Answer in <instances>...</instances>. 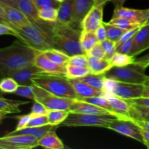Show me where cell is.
Instances as JSON below:
<instances>
[{"label": "cell", "mask_w": 149, "mask_h": 149, "mask_svg": "<svg viewBox=\"0 0 149 149\" xmlns=\"http://www.w3.org/2000/svg\"><path fill=\"white\" fill-rule=\"evenodd\" d=\"M29 103L28 101L10 100L4 97H0V111H4L7 113H20V106Z\"/></svg>", "instance_id": "cell-27"}, {"label": "cell", "mask_w": 149, "mask_h": 149, "mask_svg": "<svg viewBox=\"0 0 149 149\" xmlns=\"http://www.w3.org/2000/svg\"><path fill=\"white\" fill-rule=\"evenodd\" d=\"M135 58L131 56L129 54L121 53V52H116L109 61H110L113 67H122L133 64L135 63Z\"/></svg>", "instance_id": "cell-31"}, {"label": "cell", "mask_w": 149, "mask_h": 149, "mask_svg": "<svg viewBox=\"0 0 149 149\" xmlns=\"http://www.w3.org/2000/svg\"><path fill=\"white\" fill-rule=\"evenodd\" d=\"M134 63L139 65L143 69H146L148 67H149V52L144 56L141 57L139 58H135Z\"/></svg>", "instance_id": "cell-51"}, {"label": "cell", "mask_w": 149, "mask_h": 149, "mask_svg": "<svg viewBox=\"0 0 149 149\" xmlns=\"http://www.w3.org/2000/svg\"><path fill=\"white\" fill-rule=\"evenodd\" d=\"M142 130V136H143V143L149 148V130Z\"/></svg>", "instance_id": "cell-53"}, {"label": "cell", "mask_w": 149, "mask_h": 149, "mask_svg": "<svg viewBox=\"0 0 149 149\" xmlns=\"http://www.w3.org/2000/svg\"><path fill=\"white\" fill-rule=\"evenodd\" d=\"M33 65L45 74L65 75L66 66L58 65L51 61L42 51H37L35 55Z\"/></svg>", "instance_id": "cell-12"}, {"label": "cell", "mask_w": 149, "mask_h": 149, "mask_svg": "<svg viewBox=\"0 0 149 149\" xmlns=\"http://www.w3.org/2000/svg\"><path fill=\"white\" fill-rule=\"evenodd\" d=\"M69 112L84 114H112L116 116L114 113L109 111L107 109L95 106L79 99H74L70 107Z\"/></svg>", "instance_id": "cell-15"}, {"label": "cell", "mask_w": 149, "mask_h": 149, "mask_svg": "<svg viewBox=\"0 0 149 149\" xmlns=\"http://www.w3.org/2000/svg\"><path fill=\"white\" fill-rule=\"evenodd\" d=\"M103 23H104L105 26H106L107 39L113 41V42H117V41L119 40V38L122 36V35L123 34L125 31L116 26L109 24L108 23L103 22Z\"/></svg>", "instance_id": "cell-38"}, {"label": "cell", "mask_w": 149, "mask_h": 149, "mask_svg": "<svg viewBox=\"0 0 149 149\" xmlns=\"http://www.w3.org/2000/svg\"><path fill=\"white\" fill-rule=\"evenodd\" d=\"M0 18L2 19L7 25H9L8 21H7V18H6V16H5V13H4V9H3L2 5H1V3L0 2Z\"/></svg>", "instance_id": "cell-56"}, {"label": "cell", "mask_w": 149, "mask_h": 149, "mask_svg": "<svg viewBox=\"0 0 149 149\" xmlns=\"http://www.w3.org/2000/svg\"><path fill=\"white\" fill-rule=\"evenodd\" d=\"M34 3L36 8L39 9L45 6H49V7H53L55 8H58L60 3L57 2L55 0H32Z\"/></svg>", "instance_id": "cell-47"}, {"label": "cell", "mask_w": 149, "mask_h": 149, "mask_svg": "<svg viewBox=\"0 0 149 149\" xmlns=\"http://www.w3.org/2000/svg\"><path fill=\"white\" fill-rule=\"evenodd\" d=\"M131 105L139 106H146L149 107V97H140L138 98L131 99V100H127Z\"/></svg>", "instance_id": "cell-49"}, {"label": "cell", "mask_w": 149, "mask_h": 149, "mask_svg": "<svg viewBox=\"0 0 149 149\" xmlns=\"http://www.w3.org/2000/svg\"><path fill=\"white\" fill-rule=\"evenodd\" d=\"M103 95L107 98V100L110 103L113 111L118 115L119 118H121V119H122V118L131 119V104L127 100L117 97V96L109 93H105L104 92Z\"/></svg>", "instance_id": "cell-17"}, {"label": "cell", "mask_w": 149, "mask_h": 149, "mask_svg": "<svg viewBox=\"0 0 149 149\" xmlns=\"http://www.w3.org/2000/svg\"><path fill=\"white\" fill-rule=\"evenodd\" d=\"M88 57H93L96 58H105V51L100 42L95 45L90 50L86 53Z\"/></svg>", "instance_id": "cell-45"}, {"label": "cell", "mask_w": 149, "mask_h": 149, "mask_svg": "<svg viewBox=\"0 0 149 149\" xmlns=\"http://www.w3.org/2000/svg\"><path fill=\"white\" fill-rule=\"evenodd\" d=\"M74 14V0H65L58 8V18L54 24L57 26H72Z\"/></svg>", "instance_id": "cell-16"}, {"label": "cell", "mask_w": 149, "mask_h": 149, "mask_svg": "<svg viewBox=\"0 0 149 149\" xmlns=\"http://www.w3.org/2000/svg\"><path fill=\"white\" fill-rule=\"evenodd\" d=\"M119 118L112 114H84L70 112L61 124L62 127H97L108 128L109 124Z\"/></svg>", "instance_id": "cell-5"}, {"label": "cell", "mask_w": 149, "mask_h": 149, "mask_svg": "<svg viewBox=\"0 0 149 149\" xmlns=\"http://www.w3.org/2000/svg\"><path fill=\"white\" fill-rule=\"evenodd\" d=\"M32 116L30 113L25 115H18V116H14L15 119L17 120V125H16L15 129L13 131H18L20 130L24 129V128L27 127L28 125H29V122H30Z\"/></svg>", "instance_id": "cell-44"}, {"label": "cell", "mask_w": 149, "mask_h": 149, "mask_svg": "<svg viewBox=\"0 0 149 149\" xmlns=\"http://www.w3.org/2000/svg\"><path fill=\"white\" fill-rule=\"evenodd\" d=\"M78 99L79 100H83V101L87 102V103H91V104L95 105V106H99V107H101V108H103V109H107V110H109V111H111L113 112V113H114L115 114L118 116V115L113 111L111 106L110 103H109V100H107V98H106L104 95L80 97V98H78ZM118 117H119V116H118Z\"/></svg>", "instance_id": "cell-34"}, {"label": "cell", "mask_w": 149, "mask_h": 149, "mask_svg": "<svg viewBox=\"0 0 149 149\" xmlns=\"http://www.w3.org/2000/svg\"><path fill=\"white\" fill-rule=\"evenodd\" d=\"M16 8L22 12L31 22L37 23H44V22L39 18L38 9L35 6L32 0H15Z\"/></svg>", "instance_id": "cell-22"}, {"label": "cell", "mask_w": 149, "mask_h": 149, "mask_svg": "<svg viewBox=\"0 0 149 149\" xmlns=\"http://www.w3.org/2000/svg\"><path fill=\"white\" fill-rule=\"evenodd\" d=\"M109 24L113 25L120 29H123L125 31L130 30V29H135L136 27H139L142 25L133 21V20L128 19L127 17H112L109 22H107Z\"/></svg>", "instance_id": "cell-32"}, {"label": "cell", "mask_w": 149, "mask_h": 149, "mask_svg": "<svg viewBox=\"0 0 149 149\" xmlns=\"http://www.w3.org/2000/svg\"><path fill=\"white\" fill-rule=\"evenodd\" d=\"M100 45L103 47L105 51V58L110 60L113 55L116 52V42L110 40L109 39H106L105 40L100 42Z\"/></svg>", "instance_id": "cell-40"}, {"label": "cell", "mask_w": 149, "mask_h": 149, "mask_svg": "<svg viewBox=\"0 0 149 149\" xmlns=\"http://www.w3.org/2000/svg\"><path fill=\"white\" fill-rule=\"evenodd\" d=\"M58 126H53V125H45L42 127H26L24 129L20 130L18 131H12L8 132L6 135H30V136L35 137L39 139L43 135L47 133L51 130H55Z\"/></svg>", "instance_id": "cell-24"}, {"label": "cell", "mask_w": 149, "mask_h": 149, "mask_svg": "<svg viewBox=\"0 0 149 149\" xmlns=\"http://www.w3.org/2000/svg\"><path fill=\"white\" fill-rule=\"evenodd\" d=\"M7 114L9 113L4 111H0V125H1L3 123V121L7 117Z\"/></svg>", "instance_id": "cell-59"}, {"label": "cell", "mask_w": 149, "mask_h": 149, "mask_svg": "<svg viewBox=\"0 0 149 149\" xmlns=\"http://www.w3.org/2000/svg\"><path fill=\"white\" fill-rule=\"evenodd\" d=\"M70 112L63 110H48L47 116L49 124L53 126H59L68 116Z\"/></svg>", "instance_id": "cell-33"}, {"label": "cell", "mask_w": 149, "mask_h": 149, "mask_svg": "<svg viewBox=\"0 0 149 149\" xmlns=\"http://www.w3.org/2000/svg\"><path fill=\"white\" fill-rule=\"evenodd\" d=\"M147 83H149V80H148V82H147Z\"/></svg>", "instance_id": "cell-64"}, {"label": "cell", "mask_w": 149, "mask_h": 149, "mask_svg": "<svg viewBox=\"0 0 149 149\" xmlns=\"http://www.w3.org/2000/svg\"><path fill=\"white\" fill-rule=\"evenodd\" d=\"M0 23H6L2 20V19L0 18ZM6 24H7V23H6Z\"/></svg>", "instance_id": "cell-63"}, {"label": "cell", "mask_w": 149, "mask_h": 149, "mask_svg": "<svg viewBox=\"0 0 149 149\" xmlns=\"http://www.w3.org/2000/svg\"><path fill=\"white\" fill-rule=\"evenodd\" d=\"M130 118L133 120L149 122V107L131 105Z\"/></svg>", "instance_id": "cell-35"}, {"label": "cell", "mask_w": 149, "mask_h": 149, "mask_svg": "<svg viewBox=\"0 0 149 149\" xmlns=\"http://www.w3.org/2000/svg\"><path fill=\"white\" fill-rule=\"evenodd\" d=\"M68 64L79 67H88V56L86 54H77L70 56Z\"/></svg>", "instance_id": "cell-41"}, {"label": "cell", "mask_w": 149, "mask_h": 149, "mask_svg": "<svg viewBox=\"0 0 149 149\" xmlns=\"http://www.w3.org/2000/svg\"><path fill=\"white\" fill-rule=\"evenodd\" d=\"M48 110L49 109L43 103L38 100H33V106H32L31 110V114L33 116L47 115Z\"/></svg>", "instance_id": "cell-42"}, {"label": "cell", "mask_w": 149, "mask_h": 149, "mask_svg": "<svg viewBox=\"0 0 149 149\" xmlns=\"http://www.w3.org/2000/svg\"><path fill=\"white\" fill-rule=\"evenodd\" d=\"M95 34L97 36V39H98L99 42H102V41L105 40L106 39H107V36H106V26H105L104 23H103L100 25V26L97 27V29L95 30Z\"/></svg>", "instance_id": "cell-50"}, {"label": "cell", "mask_w": 149, "mask_h": 149, "mask_svg": "<svg viewBox=\"0 0 149 149\" xmlns=\"http://www.w3.org/2000/svg\"><path fill=\"white\" fill-rule=\"evenodd\" d=\"M69 81L71 82V85L74 87L75 92L77 93V95H78V98L92 97V96L103 95V94H104L103 90L95 88V87L90 86V84L80 80L79 79H69Z\"/></svg>", "instance_id": "cell-20"}, {"label": "cell", "mask_w": 149, "mask_h": 149, "mask_svg": "<svg viewBox=\"0 0 149 149\" xmlns=\"http://www.w3.org/2000/svg\"><path fill=\"white\" fill-rule=\"evenodd\" d=\"M104 76L106 78L132 84H145L149 80V76L145 74V69L135 63L126 66H113Z\"/></svg>", "instance_id": "cell-6"}, {"label": "cell", "mask_w": 149, "mask_h": 149, "mask_svg": "<svg viewBox=\"0 0 149 149\" xmlns=\"http://www.w3.org/2000/svg\"><path fill=\"white\" fill-rule=\"evenodd\" d=\"M99 42L95 31H86L81 30L80 36V45L84 53H87Z\"/></svg>", "instance_id": "cell-28"}, {"label": "cell", "mask_w": 149, "mask_h": 149, "mask_svg": "<svg viewBox=\"0 0 149 149\" xmlns=\"http://www.w3.org/2000/svg\"><path fill=\"white\" fill-rule=\"evenodd\" d=\"M149 49V23L142 25L133 37V45L130 53L135 58Z\"/></svg>", "instance_id": "cell-13"}, {"label": "cell", "mask_w": 149, "mask_h": 149, "mask_svg": "<svg viewBox=\"0 0 149 149\" xmlns=\"http://www.w3.org/2000/svg\"><path fill=\"white\" fill-rule=\"evenodd\" d=\"M90 74H91V72L88 67L76 66V65H70V64L66 65L65 77L69 79H81Z\"/></svg>", "instance_id": "cell-30"}, {"label": "cell", "mask_w": 149, "mask_h": 149, "mask_svg": "<svg viewBox=\"0 0 149 149\" xmlns=\"http://www.w3.org/2000/svg\"><path fill=\"white\" fill-rule=\"evenodd\" d=\"M146 23H149V9H148V13H147V19Z\"/></svg>", "instance_id": "cell-60"}, {"label": "cell", "mask_w": 149, "mask_h": 149, "mask_svg": "<svg viewBox=\"0 0 149 149\" xmlns=\"http://www.w3.org/2000/svg\"><path fill=\"white\" fill-rule=\"evenodd\" d=\"M2 35L14 36V31L9 25L6 23H0V36Z\"/></svg>", "instance_id": "cell-52"}, {"label": "cell", "mask_w": 149, "mask_h": 149, "mask_svg": "<svg viewBox=\"0 0 149 149\" xmlns=\"http://www.w3.org/2000/svg\"><path fill=\"white\" fill-rule=\"evenodd\" d=\"M38 138L25 135H5L0 138V149H32L39 146Z\"/></svg>", "instance_id": "cell-10"}, {"label": "cell", "mask_w": 149, "mask_h": 149, "mask_svg": "<svg viewBox=\"0 0 149 149\" xmlns=\"http://www.w3.org/2000/svg\"><path fill=\"white\" fill-rule=\"evenodd\" d=\"M55 1H57V2H58V3H60V4H61V3H62L63 1H65V0H55Z\"/></svg>", "instance_id": "cell-62"}, {"label": "cell", "mask_w": 149, "mask_h": 149, "mask_svg": "<svg viewBox=\"0 0 149 149\" xmlns=\"http://www.w3.org/2000/svg\"><path fill=\"white\" fill-rule=\"evenodd\" d=\"M140 28H141V26H139V27H136L135 28V29H130V30L125 31L124 32L123 34L122 35V36L119 38V40L117 41V42H116V45L122 43V42H125V41L128 40V39H131V38L134 37V36H135V33H137V31L139 30Z\"/></svg>", "instance_id": "cell-48"}, {"label": "cell", "mask_w": 149, "mask_h": 149, "mask_svg": "<svg viewBox=\"0 0 149 149\" xmlns=\"http://www.w3.org/2000/svg\"><path fill=\"white\" fill-rule=\"evenodd\" d=\"M10 26L14 31V36L36 50L54 47L53 23L29 22L21 26Z\"/></svg>", "instance_id": "cell-2"}, {"label": "cell", "mask_w": 149, "mask_h": 149, "mask_svg": "<svg viewBox=\"0 0 149 149\" xmlns=\"http://www.w3.org/2000/svg\"><path fill=\"white\" fill-rule=\"evenodd\" d=\"M137 123V125L143 130H149V122L146 121H139V120H134Z\"/></svg>", "instance_id": "cell-54"}, {"label": "cell", "mask_w": 149, "mask_h": 149, "mask_svg": "<svg viewBox=\"0 0 149 149\" xmlns=\"http://www.w3.org/2000/svg\"><path fill=\"white\" fill-rule=\"evenodd\" d=\"M14 94L26 97V98H29L30 100H34V85H19Z\"/></svg>", "instance_id": "cell-39"}, {"label": "cell", "mask_w": 149, "mask_h": 149, "mask_svg": "<svg viewBox=\"0 0 149 149\" xmlns=\"http://www.w3.org/2000/svg\"><path fill=\"white\" fill-rule=\"evenodd\" d=\"M45 74L34 65H29L12 71L7 77L14 79L19 85H33L32 79L39 74Z\"/></svg>", "instance_id": "cell-14"}, {"label": "cell", "mask_w": 149, "mask_h": 149, "mask_svg": "<svg viewBox=\"0 0 149 149\" xmlns=\"http://www.w3.org/2000/svg\"><path fill=\"white\" fill-rule=\"evenodd\" d=\"M127 0H109V1H111L115 7H122L124 5Z\"/></svg>", "instance_id": "cell-55"}, {"label": "cell", "mask_w": 149, "mask_h": 149, "mask_svg": "<svg viewBox=\"0 0 149 149\" xmlns=\"http://www.w3.org/2000/svg\"><path fill=\"white\" fill-rule=\"evenodd\" d=\"M143 88V84L122 82L106 77L103 91L111 93L125 100H131L142 97Z\"/></svg>", "instance_id": "cell-7"}, {"label": "cell", "mask_w": 149, "mask_h": 149, "mask_svg": "<svg viewBox=\"0 0 149 149\" xmlns=\"http://www.w3.org/2000/svg\"><path fill=\"white\" fill-rule=\"evenodd\" d=\"M9 26H21L31 22L20 10L9 4L1 3Z\"/></svg>", "instance_id": "cell-19"}, {"label": "cell", "mask_w": 149, "mask_h": 149, "mask_svg": "<svg viewBox=\"0 0 149 149\" xmlns=\"http://www.w3.org/2000/svg\"><path fill=\"white\" fill-rule=\"evenodd\" d=\"M2 77H3L2 75H1V74H0V80H1V79H2ZM3 95H4V93H3L2 92H1V90H0V97H3Z\"/></svg>", "instance_id": "cell-61"}, {"label": "cell", "mask_w": 149, "mask_h": 149, "mask_svg": "<svg viewBox=\"0 0 149 149\" xmlns=\"http://www.w3.org/2000/svg\"><path fill=\"white\" fill-rule=\"evenodd\" d=\"M33 84L44 89L50 94L60 97L77 99L78 95L65 75L42 74L35 76Z\"/></svg>", "instance_id": "cell-4"}, {"label": "cell", "mask_w": 149, "mask_h": 149, "mask_svg": "<svg viewBox=\"0 0 149 149\" xmlns=\"http://www.w3.org/2000/svg\"><path fill=\"white\" fill-rule=\"evenodd\" d=\"M38 16L41 20L47 23H55L58 18V8L45 6L38 9Z\"/></svg>", "instance_id": "cell-29"}, {"label": "cell", "mask_w": 149, "mask_h": 149, "mask_svg": "<svg viewBox=\"0 0 149 149\" xmlns=\"http://www.w3.org/2000/svg\"><path fill=\"white\" fill-rule=\"evenodd\" d=\"M106 3L95 4L83 17L80 24L81 30L86 31H95L103 23V9Z\"/></svg>", "instance_id": "cell-11"}, {"label": "cell", "mask_w": 149, "mask_h": 149, "mask_svg": "<svg viewBox=\"0 0 149 149\" xmlns=\"http://www.w3.org/2000/svg\"><path fill=\"white\" fill-rule=\"evenodd\" d=\"M96 1L97 0H74V14L72 26L80 27L83 17Z\"/></svg>", "instance_id": "cell-21"}, {"label": "cell", "mask_w": 149, "mask_h": 149, "mask_svg": "<svg viewBox=\"0 0 149 149\" xmlns=\"http://www.w3.org/2000/svg\"><path fill=\"white\" fill-rule=\"evenodd\" d=\"M37 51L18 39L9 46L0 48V74L7 77L12 71L33 65Z\"/></svg>", "instance_id": "cell-1"}, {"label": "cell", "mask_w": 149, "mask_h": 149, "mask_svg": "<svg viewBox=\"0 0 149 149\" xmlns=\"http://www.w3.org/2000/svg\"><path fill=\"white\" fill-rule=\"evenodd\" d=\"M147 13H148V9L136 10V9L127 8L122 6V7H115L112 17H127L139 24L143 25L146 21Z\"/></svg>", "instance_id": "cell-18"}, {"label": "cell", "mask_w": 149, "mask_h": 149, "mask_svg": "<svg viewBox=\"0 0 149 149\" xmlns=\"http://www.w3.org/2000/svg\"><path fill=\"white\" fill-rule=\"evenodd\" d=\"M19 84L10 77H4L0 80V90L3 93H14Z\"/></svg>", "instance_id": "cell-37"}, {"label": "cell", "mask_w": 149, "mask_h": 149, "mask_svg": "<svg viewBox=\"0 0 149 149\" xmlns=\"http://www.w3.org/2000/svg\"><path fill=\"white\" fill-rule=\"evenodd\" d=\"M42 52L51 61L58 64V65L66 66V65L68 64L70 56L61 49H57L55 47H52L42 51Z\"/></svg>", "instance_id": "cell-26"}, {"label": "cell", "mask_w": 149, "mask_h": 149, "mask_svg": "<svg viewBox=\"0 0 149 149\" xmlns=\"http://www.w3.org/2000/svg\"><path fill=\"white\" fill-rule=\"evenodd\" d=\"M0 2L9 4V5H11L13 6V7H16V4L15 0H0Z\"/></svg>", "instance_id": "cell-58"}, {"label": "cell", "mask_w": 149, "mask_h": 149, "mask_svg": "<svg viewBox=\"0 0 149 149\" xmlns=\"http://www.w3.org/2000/svg\"><path fill=\"white\" fill-rule=\"evenodd\" d=\"M105 76L104 74H100V75H97V74H90L83 78L79 79L81 81H84L87 84H90L92 87H95L96 89L103 90L104 89V81H105Z\"/></svg>", "instance_id": "cell-36"}, {"label": "cell", "mask_w": 149, "mask_h": 149, "mask_svg": "<svg viewBox=\"0 0 149 149\" xmlns=\"http://www.w3.org/2000/svg\"><path fill=\"white\" fill-rule=\"evenodd\" d=\"M107 129L115 131L117 133L139 141L143 143L142 130L132 119L117 118L109 124Z\"/></svg>", "instance_id": "cell-9"}, {"label": "cell", "mask_w": 149, "mask_h": 149, "mask_svg": "<svg viewBox=\"0 0 149 149\" xmlns=\"http://www.w3.org/2000/svg\"><path fill=\"white\" fill-rule=\"evenodd\" d=\"M142 97H149V83H146L144 84L143 92Z\"/></svg>", "instance_id": "cell-57"}, {"label": "cell", "mask_w": 149, "mask_h": 149, "mask_svg": "<svg viewBox=\"0 0 149 149\" xmlns=\"http://www.w3.org/2000/svg\"><path fill=\"white\" fill-rule=\"evenodd\" d=\"M49 121L47 115H43V116H32L27 127H42L45 125H48Z\"/></svg>", "instance_id": "cell-43"}, {"label": "cell", "mask_w": 149, "mask_h": 149, "mask_svg": "<svg viewBox=\"0 0 149 149\" xmlns=\"http://www.w3.org/2000/svg\"><path fill=\"white\" fill-rule=\"evenodd\" d=\"M81 29L74 26L52 27L54 47L63 51L69 56L77 54H85L80 45Z\"/></svg>", "instance_id": "cell-3"}, {"label": "cell", "mask_w": 149, "mask_h": 149, "mask_svg": "<svg viewBox=\"0 0 149 149\" xmlns=\"http://www.w3.org/2000/svg\"><path fill=\"white\" fill-rule=\"evenodd\" d=\"M132 45H133V37L117 45L116 52H121V53L129 54L130 55L131 49H132Z\"/></svg>", "instance_id": "cell-46"}, {"label": "cell", "mask_w": 149, "mask_h": 149, "mask_svg": "<svg viewBox=\"0 0 149 149\" xmlns=\"http://www.w3.org/2000/svg\"><path fill=\"white\" fill-rule=\"evenodd\" d=\"M39 146L48 149H63V143L57 135L55 130H51L38 140Z\"/></svg>", "instance_id": "cell-23"}, {"label": "cell", "mask_w": 149, "mask_h": 149, "mask_svg": "<svg viewBox=\"0 0 149 149\" xmlns=\"http://www.w3.org/2000/svg\"><path fill=\"white\" fill-rule=\"evenodd\" d=\"M35 100L43 103L49 110H63L69 111L74 99L60 97L50 94L44 89L34 85Z\"/></svg>", "instance_id": "cell-8"}, {"label": "cell", "mask_w": 149, "mask_h": 149, "mask_svg": "<svg viewBox=\"0 0 149 149\" xmlns=\"http://www.w3.org/2000/svg\"><path fill=\"white\" fill-rule=\"evenodd\" d=\"M88 68L91 74L100 75L105 74L108 71L113 67L110 61L106 58H96L93 57H88Z\"/></svg>", "instance_id": "cell-25"}]
</instances>
